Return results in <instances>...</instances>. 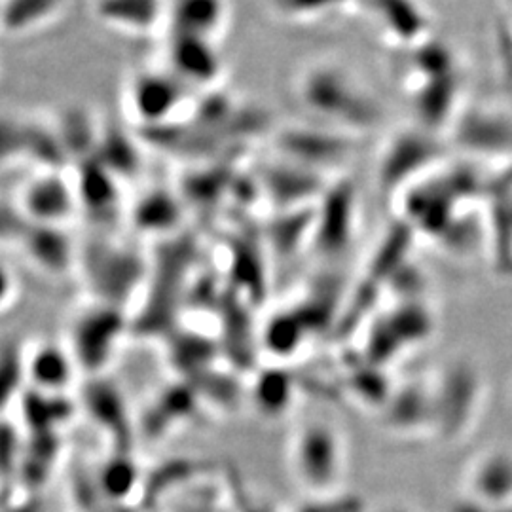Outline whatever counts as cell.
<instances>
[{"instance_id":"cell-14","label":"cell","mask_w":512,"mask_h":512,"mask_svg":"<svg viewBox=\"0 0 512 512\" xmlns=\"http://www.w3.org/2000/svg\"><path fill=\"white\" fill-rule=\"evenodd\" d=\"M76 198H78V203H84L92 211L110 209L112 203H114V198H116V192H114V186H112V175L105 173V169L86 171L82 175V179L78 181Z\"/></svg>"},{"instance_id":"cell-23","label":"cell","mask_w":512,"mask_h":512,"mask_svg":"<svg viewBox=\"0 0 512 512\" xmlns=\"http://www.w3.org/2000/svg\"><path fill=\"white\" fill-rule=\"evenodd\" d=\"M509 2H511V4H512V0H509Z\"/></svg>"},{"instance_id":"cell-12","label":"cell","mask_w":512,"mask_h":512,"mask_svg":"<svg viewBox=\"0 0 512 512\" xmlns=\"http://www.w3.org/2000/svg\"><path fill=\"white\" fill-rule=\"evenodd\" d=\"M63 6L65 0H2L0 21L12 33H27L52 21Z\"/></svg>"},{"instance_id":"cell-4","label":"cell","mask_w":512,"mask_h":512,"mask_svg":"<svg viewBox=\"0 0 512 512\" xmlns=\"http://www.w3.org/2000/svg\"><path fill=\"white\" fill-rule=\"evenodd\" d=\"M88 272L92 277L93 289L103 294L105 304L118 308L120 294H128L139 277V262L135 256L114 247H93Z\"/></svg>"},{"instance_id":"cell-7","label":"cell","mask_w":512,"mask_h":512,"mask_svg":"<svg viewBox=\"0 0 512 512\" xmlns=\"http://www.w3.org/2000/svg\"><path fill=\"white\" fill-rule=\"evenodd\" d=\"M76 202L78 198L71 186L54 173L33 181L23 194V207L29 217L37 220L38 224L48 226L67 219L73 213Z\"/></svg>"},{"instance_id":"cell-6","label":"cell","mask_w":512,"mask_h":512,"mask_svg":"<svg viewBox=\"0 0 512 512\" xmlns=\"http://www.w3.org/2000/svg\"><path fill=\"white\" fill-rule=\"evenodd\" d=\"M469 490L471 499L492 511L511 509L512 459L495 454L476 461L469 475Z\"/></svg>"},{"instance_id":"cell-17","label":"cell","mask_w":512,"mask_h":512,"mask_svg":"<svg viewBox=\"0 0 512 512\" xmlns=\"http://www.w3.org/2000/svg\"><path fill=\"white\" fill-rule=\"evenodd\" d=\"M21 376H25L23 357L16 353H2L0 355V408L8 404V399L16 391Z\"/></svg>"},{"instance_id":"cell-19","label":"cell","mask_w":512,"mask_h":512,"mask_svg":"<svg viewBox=\"0 0 512 512\" xmlns=\"http://www.w3.org/2000/svg\"><path fill=\"white\" fill-rule=\"evenodd\" d=\"M14 293V277L10 274V270L6 268V264L0 262V308L8 304V300L12 298Z\"/></svg>"},{"instance_id":"cell-11","label":"cell","mask_w":512,"mask_h":512,"mask_svg":"<svg viewBox=\"0 0 512 512\" xmlns=\"http://www.w3.org/2000/svg\"><path fill=\"white\" fill-rule=\"evenodd\" d=\"M226 16L224 0H177L175 21L181 35L209 38L219 31Z\"/></svg>"},{"instance_id":"cell-8","label":"cell","mask_w":512,"mask_h":512,"mask_svg":"<svg viewBox=\"0 0 512 512\" xmlns=\"http://www.w3.org/2000/svg\"><path fill=\"white\" fill-rule=\"evenodd\" d=\"M74 363L73 353L57 346H38L23 357L25 376L37 389L50 393L71 384Z\"/></svg>"},{"instance_id":"cell-13","label":"cell","mask_w":512,"mask_h":512,"mask_svg":"<svg viewBox=\"0 0 512 512\" xmlns=\"http://www.w3.org/2000/svg\"><path fill=\"white\" fill-rule=\"evenodd\" d=\"M179 219V205L164 192H154L147 196L135 209V222L139 228L147 230H167L173 228Z\"/></svg>"},{"instance_id":"cell-20","label":"cell","mask_w":512,"mask_h":512,"mask_svg":"<svg viewBox=\"0 0 512 512\" xmlns=\"http://www.w3.org/2000/svg\"><path fill=\"white\" fill-rule=\"evenodd\" d=\"M452 512H495L492 509H488V507H484V505H480L478 501L475 499H469V501H465L463 505H458V507H454V511Z\"/></svg>"},{"instance_id":"cell-1","label":"cell","mask_w":512,"mask_h":512,"mask_svg":"<svg viewBox=\"0 0 512 512\" xmlns=\"http://www.w3.org/2000/svg\"><path fill=\"white\" fill-rule=\"evenodd\" d=\"M304 103L323 116L342 122H370L376 107L357 82L340 67H311L300 82Z\"/></svg>"},{"instance_id":"cell-10","label":"cell","mask_w":512,"mask_h":512,"mask_svg":"<svg viewBox=\"0 0 512 512\" xmlns=\"http://www.w3.org/2000/svg\"><path fill=\"white\" fill-rule=\"evenodd\" d=\"M99 16L128 33H145L162 18V0H99Z\"/></svg>"},{"instance_id":"cell-16","label":"cell","mask_w":512,"mask_h":512,"mask_svg":"<svg viewBox=\"0 0 512 512\" xmlns=\"http://www.w3.org/2000/svg\"><path fill=\"white\" fill-rule=\"evenodd\" d=\"M103 488L110 497H126L135 484V469L128 459H112L101 475Z\"/></svg>"},{"instance_id":"cell-21","label":"cell","mask_w":512,"mask_h":512,"mask_svg":"<svg viewBox=\"0 0 512 512\" xmlns=\"http://www.w3.org/2000/svg\"><path fill=\"white\" fill-rule=\"evenodd\" d=\"M495 512H512V507H511V509H503V511H495Z\"/></svg>"},{"instance_id":"cell-9","label":"cell","mask_w":512,"mask_h":512,"mask_svg":"<svg viewBox=\"0 0 512 512\" xmlns=\"http://www.w3.org/2000/svg\"><path fill=\"white\" fill-rule=\"evenodd\" d=\"M211 40L190 35H177L171 61L179 76L188 82H209L219 73L220 63L217 54H211Z\"/></svg>"},{"instance_id":"cell-15","label":"cell","mask_w":512,"mask_h":512,"mask_svg":"<svg viewBox=\"0 0 512 512\" xmlns=\"http://www.w3.org/2000/svg\"><path fill=\"white\" fill-rule=\"evenodd\" d=\"M31 253L37 258L38 262L44 264V268H63L67 262V245L59 241V236L55 234L54 228L48 224H40V236L33 239L31 243Z\"/></svg>"},{"instance_id":"cell-18","label":"cell","mask_w":512,"mask_h":512,"mask_svg":"<svg viewBox=\"0 0 512 512\" xmlns=\"http://www.w3.org/2000/svg\"><path fill=\"white\" fill-rule=\"evenodd\" d=\"M330 495H319V499L315 503H311L310 507L306 505L304 509L298 512H361V509L351 501H342V499H330Z\"/></svg>"},{"instance_id":"cell-2","label":"cell","mask_w":512,"mask_h":512,"mask_svg":"<svg viewBox=\"0 0 512 512\" xmlns=\"http://www.w3.org/2000/svg\"><path fill=\"white\" fill-rule=\"evenodd\" d=\"M296 475L310 488L311 494H334L340 475H342V456L340 446L327 429L313 427L304 431L296 442L294 450Z\"/></svg>"},{"instance_id":"cell-5","label":"cell","mask_w":512,"mask_h":512,"mask_svg":"<svg viewBox=\"0 0 512 512\" xmlns=\"http://www.w3.org/2000/svg\"><path fill=\"white\" fill-rule=\"evenodd\" d=\"M131 105L147 124H160L183 101L181 78L167 74H139L131 84Z\"/></svg>"},{"instance_id":"cell-3","label":"cell","mask_w":512,"mask_h":512,"mask_svg":"<svg viewBox=\"0 0 512 512\" xmlns=\"http://www.w3.org/2000/svg\"><path fill=\"white\" fill-rule=\"evenodd\" d=\"M124 330L122 311L116 306L105 304L103 308H93L82 313L73 330V357L76 365L97 370L114 351Z\"/></svg>"},{"instance_id":"cell-22","label":"cell","mask_w":512,"mask_h":512,"mask_svg":"<svg viewBox=\"0 0 512 512\" xmlns=\"http://www.w3.org/2000/svg\"><path fill=\"white\" fill-rule=\"evenodd\" d=\"M389 512H406V511H389Z\"/></svg>"}]
</instances>
